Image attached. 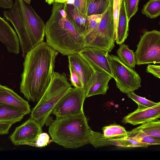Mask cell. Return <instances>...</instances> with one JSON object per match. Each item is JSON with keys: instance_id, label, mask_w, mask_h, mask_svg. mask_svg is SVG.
<instances>
[{"instance_id": "39", "label": "cell", "mask_w": 160, "mask_h": 160, "mask_svg": "<svg viewBox=\"0 0 160 160\" xmlns=\"http://www.w3.org/2000/svg\"></svg>"}, {"instance_id": "25", "label": "cell", "mask_w": 160, "mask_h": 160, "mask_svg": "<svg viewBox=\"0 0 160 160\" xmlns=\"http://www.w3.org/2000/svg\"><path fill=\"white\" fill-rule=\"evenodd\" d=\"M103 136L106 137H121L127 136L128 132L123 127L112 125L102 128Z\"/></svg>"}, {"instance_id": "3", "label": "cell", "mask_w": 160, "mask_h": 160, "mask_svg": "<svg viewBox=\"0 0 160 160\" xmlns=\"http://www.w3.org/2000/svg\"><path fill=\"white\" fill-rule=\"evenodd\" d=\"M3 15L15 29L23 57L43 42L46 24L32 7L23 0H15L12 8L4 11Z\"/></svg>"}, {"instance_id": "30", "label": "cell", "mask_w": 160, "mask_h": 160, "mask_svg": "<svg viewBox=\"0 0 160 160\" xmlns=\"http://www.w3.org/2000/svg\"><path fill=\"white\" fill-rule=\"evenodd\" d=\"M51 142H53L52 139L50 140L49 135L45 132H42L39 135L36 141L34 143L30 144L29 145L37 147H43L48 145Z\"/></svg>"}, {"instance_id": "7", "label": "cell", "mask_w": 160, "mask_h": 160, "mask_svg": "<svg viewBox=\"0 0 160 160\" xmlns=\"http://www.w3.org/2000/svg\"><path fill=\"white\" fill-rule=\"evenodd\" d=\"M107 57L113 78L121 92L127 94L141 87V78L136 71L124 64L116 56L108 53Z\"/></svg>"}, {"instance_id": "5", "label": "cell", "mask_w": 160, "mask_h": 160, "mask_svg": "<svg viewBox=\"0 0 160 160\" xmlns=\"http://www.w3.org/2000/svg\"><path fill=\"white\" fill-rule=\"evenodd\" d=\"M72 88L66 74L55 72L53 78L44 92L31 112L30 118L40 124L50 126L53 121L50 115L61 98Z\"/></svg>"}, {"instance_id": "32", "label": "cell", "mask_w": 160, "mask_h": 160, "mask_svg": "<svg viewBox=\"0 0 160 160\" xmlns=\"http://www.w3.org/2000/svg\"><path fill=\"white\" fill-rule=\"evenodd\" d=\"M69 68L70 72V80L72 85L75 88L83 89L82 84L79 78L72 66L69 64Z\"/></svg>"}, {"instance_id": "19", "label": "cell", "mask_w": 160, "mask_h": 160, "mask_svg": "<svg viewBox=\"0 0 160 160\" xmlns=\"http://www.w3.org/2000/svg\"><path fill=\"white\" fill-rule=\"evenodd\" d=\"M63 3L69 20L78 32L83 36L88 23V16L81 13L72 4L67 2Z\"/></svg>"}, {"instance_id": "18", "label": "cell", "mask_w": 160, "mask_h": 160, "mask_svg": "<svg viewBox=\"0 0 160 160\" xmlns=\"http://www.w3.org/2000/svg\"><path fill=\"white\" fill-rule=\"evenodd\" d=\"M89 143L95 148L108 146L128 148L127 136L121 137H106L100 132L90 131Z\"/></svg>"}, {"instance_id": "6", "label": "cell", "mask_w": 160, "mask_h": 160, "mask_svg": "<svg viewBox=\"0 0 160 160\" xmlns=\"http://www.w3.org/2000/svg\"><path fill=\"white\" fill-rule=\"evenodd\" d=\"M113 1L102 14L97 28L84 37L85 47L98 48L110 52L115 47Z\"/></svg>"}, {"instance_id": "22", "label": "cell", "mask_w": 160, "mask_h": 160, "mask_svg": "<svg viewBox=\"0 0 160 160\" xmlns=\"http://www.w3.org/2000/svg\"><path fill=\"white\" fill-rule=\"evenodd\" d=\"M117 53L119 59L125 65L132 68L135 67L136 61L135 52L129 48L128 45L124 43L120 45Z\"/></svg>"}, {"instance_id": "20", "label": "cell", "mask_w": 160, "mask_h": 160, "mask_svg": "<svg viewBox=\"0 0 160 160\" xmlns=\"http://www.w3.org/2000/svg\"><path fill=\"white\" fill-rule=\"evenodd\" d=\"M123 0L121 3L119 11L115 41L121 45L124 43L128 36V23Z\"/></svg>"}, {"instance_id": "24", "label": "cell", "mask_w": 160, "mask_h": 160, "mask_svg": "<svg viewBox=\"0 0 160 160\" xmlns=\"http://www.w3.org/2000/svg\"><path fill=\"white\" fill-rule=\"evenodd\" d=\"M142 13L151 19L160 14V0H149L143 7Z\"/></svg>"}, {"instance_id": "21", "label": "cell", "mask_w": 160, "mask_h": 160, "mask_svg": "<svg viewBox=\"0 0 160 160\" xmlns=\"http://www.w3.org/2000/svg\"><path fill=\"white\" fill-rule=\"evenodd\" d=\"M138 133H142L160 139V121L156 120L142 124L131 131H128L127 136L132 137Z\"/></svg>"}, {"instance_id": "31", "label": "cell", "mask_w": 160, "mask_h": 160, "mask_svg": "<svg viewBox=\"0 0 160 160\" xmlns=\"http://www.w3.org/2000/svg\"><path fill=\"white\" fill-rule=\"evenodd\" d=\"M91 0H73L72 4L82 14L87 15L88 7Z\"/></svg>"}, {"instance_id": "12", "label": "cell", "mask_w": 160, "mask_h": 160, "mask_svg": "<svg viewBox=\"0 0 160 160\" xmlns=\"http://www.w3.org/2000/svg\"><path fill=\"white\" fill-rule=\"evenodd\" d=\"M68 56L69 64L78 75L85 91L96 70L78 53Z\"/></svg>"}, {"instance_id": "23", "label": "cell", "mask_w": 160, "mask_h": 160, "mask_svg": "<svg viewBox=\"0 0 160 160\" xmlns=\"http://www.w3.org/2000/svg\"><path fill=\"white\" fill-rule=\"evenodd\" d=\"M109 4V0H91L87 15L102 14L106 10Z\"/></svg>"}, {"instance_id": "37", "label": "cell", "mask_w": 160, "mask_h": 160, "mask_svg": "<svg viewBox=\"0 0 160 160\" xmlns=\"http://www.w3.org/2000/svg\"><path fill=\"white\" fill-rule=\"evenodd\" d=\"M45 1L47 2L48 4L49 3V0H45Z\"/></svg>"}, {"instance_id": "2", "label": "cell", "mask_w": 160, "mask_h": 160, "mask_svg": "<svg viewBox=\"0 0 160 160\" xmlns=\"http://www.w3.org/2000/svg\"><path fill=\"white\" fill-rule=\"evenodd\" d=\"M48 45L63 55L78 53L85 47L84 37L69 20L63 3L54 2L45 25Z\"/></svg>"}, {"instance_id": "11", "label": "cell", "mask_w": 160, "mask_h": 160, "mask_svg": "<svg viewBox=\"0 0 160 160\" xmlns=\"http://www.w3.org/2000/svg\"><path fill=\"white\" fill-rule=\"evenodd\" d=\"M95 70L105 72L113 78L107 56V51L94 47H86L78 53Z\"/></svg>"}, {"instance_id": "13", "label": "cell", "mask_w": 160, "mask_h": 160, "mask_svg": "<svg viewBox=\"0 0 160 160\" xmlns=\"http://www.w3.org/2000/svg\"><path fill=\"white\" fill-rule=\"evenodd\" d=\"M160 117V102L154 106L147 108L137 109L124 117V123L133 125L142 124L156 120Z\"/></svg>"}, {"instance_id": "29", "label": "cell", "mask_w": 160, "mask_h": 160, "mask_svg": "<svg viewBox=\"0 0 160 160\" xmlns=\"http://www.w3.org/2000/svg\"><path fill=\"white\" fill-rule=\"evenodd\" d=\"M102 14L93 15L88 16V23L84 38L88 34L96 30L101 21Z\"/></svg>"}, {"instance_id": "35", "label": "cell", "mask_w": 160, "mask_h": 160, "mask_svg": "<svg viewBox=\"0 0 160 160\" xmlns=\"http://www.w3.org/2000/svg\"><path fill=\"white\" fill-rule=\"evenodd\" d=\"M54 2L64 3L67 2L68 0H53Z\"/></svg>"}, {"instance_id": "4", "label": "cell", "mask_w": 160, "mask_h": 160, "mask_svg": "<svg viewBox=\"0 0 160 160\" xmlns=\"http://www.w3.org/2000/svg\"><path fill=\"white\" fill-rule=\"evenodd\" d=\"M91 129L84 112L56 118L50 125L48 132L53 142L67 148H76L89 143Z\"/></svg>"}, {"instance_id": "1", "label": "cell", "mask_w": 160, "mask_h": 160, "mask_svg": "<svg viewBox=\"0 0 160 160\" xmlns=\"http://www.w3.org/2000/svg\"><path fill=\"white\" fill-rule=\"evenodd\" d=\"M58 52L42 42L26 54L20 91L28 100L38 102L52 82Z\"/></svg>"}, {"instance_id": "10", "label": "cell", "mask_w": 160, "mask_h": 160, "mask_svg": "<svg viewBox=\"0 0 160 160\" xmlns=\"http://www.w3.org/2000/svg\"><path fill=\"white\" fill-rule=\"evenodd\" d=\"M42 127L35 120L30 118L17 127L9 138L16 146L34 142L39 135L42 132Z\"/></svg>"}, {"instance_id": "33", "label": "cell", "mask_w": 160, "mask_h": 160, "mask_svg": "<svg viewBox=\"0 0 160 160\" xmlns=\"http://www.w3.org/2000/svg\"><path fill=\"white\" fill-rule=\"evenodd\" d=\"M146 72L153 75L154 76L160 78V66L149 64L147 67Z\"/></svg>"}, {"instance_id": "16", "label": "cell", "mask_w": 160, "mask_h": 160, "mask_svg": "<svg viewBox=\"0 0 160 160\" xmlns=\"http://www.w3.org/2000/svg\"><path fill=\"white\" fill-rule=\"evenodd\" d=\"M0 41L5 45L9 53H19L20 42L17 35L8 22L0 16Z\"/></svg>"}, {"instance_id": "36", "label": "cell", "mask_w": 160, "mask_h": 160, "mask_svg": "<svg viewBox=\"0 0 160 160\" xmlns=\"http://www.w3.org/2000/svg\"><path fill=\"white\" fill-rule=\"evenodd\" d=\"M26 3L29 4L31 2V0H23Z\"/></svg>"}, {"instance_id": "17", "label": "cell", "mask_w": 160, "mask_h": 160, "mask_svg": "<svg viewBox=\"0 0 160 160\" xmlns=\"http://www.w3.org/2000/svg\"><path fill=\"white\" fill-rule=\"evenodd\" d=\"M112 78L105 72L96 70L85 91L86 98L105 94L109 89L108 82Z\"/></svg>"}, {"instance_id": "28", "label": "cell", "mask_w": 160, "mask_h": 160, "mask_svg": "<svg viewBox=\"0 0 160 160\" xmlns=\"http://www.w3.org/2000/svg\"><path fill=\"white\" fill-rule=\"evenodd\" d=\"M139 0H123L126 15L128 21L137 12Z\"/></svg>"}, {"instance_id": "14", "label": "cell", "mask_w": 160, "mask_h": 160, "mask_svg": "<svg viewBox=\"0 0 160 160\" xmlns=\"http://www.w3.org/2000/svg\"><path fill=\"white\" fill-rule=\"evenodd\" d=\"M0 103L16 108L22 112L25 115L31 112L28 101L20 97L12 89L1 84Z\"/></svg>"}, {"instance_id": "27", "label": "cell", "mask_w": 160, "mask_h": 160, "mask_svg": "<svg viewBox=\"0 0 160 160\" xmlns=\"http://www.w3.org/2000/svg\"><path fill=\"white\" fill-rule=\"evenodd\" d=\"M130 137L134 138L139 142L143 144L147 147L150 145L160 144V139L142 133H138Z\"/></svg>"}, {"instance_id": "8", "label": "cell", "mask_w": 160, "mask_h": 160, "mask_svg": "<svg viewBox=\"0 0 160 160\" xmlns=\"http://www.w3.org/2000/svg\"><path fill=\"white\" fill-rule=\"evenodd\" d=\"M135 52L136 64L160 63V32L145 31Z\"/></svg>"}, {"instance_id": "15", "label": "cell", "mask_w": 160, "mask_h": 160, "mask_svg": "<svg viewBox=\"0 0 160 160\" xmlns=\"http://www.w3.org/2000/svg\"><path fill=\"white\" fill-rule=\"evenodd\" d=\"M24 116L17 109L0 103V135L8 133L11 126L21 121Z\"/></svg>"}, {"instance_id": "26", "label": "cell", "mask_w": 160, "mask_h": 160, "mask_svg": "<svg viewBox=\"0 0 160 160\" xmlns=\"http://www.w3.org/2000/svg\"><path fill=\"white\" fill-rule=\"evenodd\" d=\"M128 97L132 99L138 106L137 109H141L151 107L156 105L157 103L152 102L136 94L133 92L127 94Z\"/></svg>"}, {"instance_id": "34", "label": "cell", "mask_w": 160, "mask_h": 160, "mask_svg": "<svg viewBox=\"0 0 160 160\" xmlns=\"http://www.w3.org/2000/svg\"><path fill=\"white\" fill-rule=\"evenodd\" d=\"M13 0H0V7L4 8L10 9L12 7Z\"/></svg>"}, {"instance_id": "9", "label": "cell", "mask_w": 160, "mask_h": 160, "mask_svg": "<svg viewBox=\"0 0 160 160\" xmlns=\"http://www.w3.org/2000/svg\"><path fill=\"white\" fill-rule=\"evenodd\" d=\"M86 98L83 89L71 88L61 98L52 112L56 118L72 116L84 112L83 105Z\"/></svg>"}, {"instance_id": "38", "label": "cell", "mask_w": 160, "mask_h": 160, "mask_svg": "<svg viewBox=\"0 0 160 160\" xmlns=\"http://www.w3.org/2000/svg\"><path fill=\"white\" fill-rule=\"evenodd\" d=\"M123 0H120L121 3Z\"/></svg>"}]
</instances>
